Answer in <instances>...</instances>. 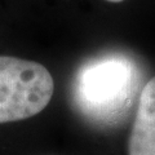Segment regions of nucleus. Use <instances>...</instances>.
Returning a JSON list of instances; mask_svg holds the SVG:
<instances>
[{"label":"nucleus","instance_id":"f03ea898","mask_svg":"<svg viewBox=\"0 0 155 155\" xmlns=\"http://www.w3.org/2000/svg\"><path fill=\"white\" fill-rule=\"evenodd\" d=\"M54 80L41 64L0 56V124L35 116L51 102Z\"/></svg>","mask_w":155,"mask_h":155},{"label":"nucleus","instance_id":"20e7f679","mask_svg":"<svg viewBox=\"0 0 155 155\" xmlns=\"http://www.w3.org/2000/svg\"><path fill=\"white\" fill-rule=\"evenodd\" d=\"M107 2H110V3H122V2H124V0H107Z\"/></svg>","mask_w":155,"mask_h":155},{"label":"nucleus","instance_id":"f257e3e1","mask_svg":"<svg viewBox=\"0 0 155 155\" xmlns=\"http://www.w3.org/2000/svg\"><path fill=\"white\" fill-rule=\"evenodd\" d=\"M141 85V74L133 61L105 56L78 70L72 97L78 110L97 123H114L129 111Z\"/></svg>","mask_w":155,"mask_h":155},{"label":"nucleus","instance_id":"7ed1b4c3","mask_svg":"<svg viewBox=\"0 0 155 155\" xmlns=\"http://www.w3.org/2000/svg\"><path fill=\"white\" fill-rule=\"evenodd\" d=\"M128 155H155V76L140 92L128 138Z\"/></svg>","mask_w":155,"mask_h":155}]
</instances>
